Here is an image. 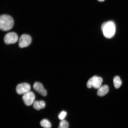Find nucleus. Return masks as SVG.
<instances>
[{
  "mask_svg": "<svg viewBox=\"0 0 128 128\" xmlns=\"http://www.w3.org/2000/svg\"><path fill=\"white\" fill-rule=\"evenodd\" d=\"M101 29L105 38H111L114 36L116 33V25L111 21L106 22L102 24Z\"/></svg>",
  "mask_w": 128,
  "mask_h": 128,
  "instance_id": "nucleus-1",
  "label": "nucleus"
},
{
  "mask_svg": "<svg viewBox=\"0 0 128 128\" xmlns=\"http://www.w3.org/2000/svg\"><path fill=\"white\" fill-rule=\"evenodd\" d=\"M14 22L13 19L11 16L4 14L0 17V28L3 31H9L14 26Z\"/></svg>",
  "mask_w": 128,
  "mask_h": 128,
  "instance_id": "nucleus-2",
  "label": "nucleus"
},
{
  "mask_svg": "<svg viewBox=\"0 0 128 128\" xmlns=\"http://www.w3.org/2000/svg\"><path fill=\"white\" fill-rule=\"evenodd\" d=\"M18 40V36L14 32L8 33L5 36L4 40L6 44H15Z\"/></svg>",
  "mask_w": 128,
  "mask_h": 128,
  "instance_id": "nucleus-3",
  "label": "nucleus"
},
{
  "mask_svg": "<svg viewBox=\"0 0 128 128\" xmlns=\"http://www.w3.org/2000/svg\"><path fill=\"white\" fill-rule=\"evenodd\" d=\"M32 41V38L29 35L22 34L19 39V46L21 48L28 47L31 44Z\"/></svg>",
  "mask_w": 128,
  "mask_h": 128,
  "instance_id": "nucleus-4",
  "label": "nucleus"
},
{
  "mask_svg": "<svg viewBox=\"0 0 128 128\" xmlns=\"http://www.w3.org/2000/svg\"><path fill=\"white\" fill-rule=\"evenodd\" d=\"M35 98L34 93L30 91L24 94L22 98L24 103L27 106H30L34 102Z\"/></svg>",
  "mask_w": 128,
  "mask_h": 128,
  "instance_id": "nucleus-5",
  "label": "nucleus"
},
{
  "mask_svg": "<svg viewBox=\"0 0 128 128\" xmlns=\"http://www.w3.org/2000/svg\"><path fill=\"white\" fill-rule=\"evenodd\" d=\"M31 86L28 83H22L18 85L16 87V91L19 95H24L30 92Z\"/></svg>",
  "mask_w": 128,
  "mask_h": 128,
  "instance_id": "nucleus-6",
  "label": "nucleus"
},
{
  "mask_svg": "<svg viewBox=\"0 0 128 128\" xmlns=\"http://www.w3.org/2000/svg\"><path fill=\"white\" fill-rule=\"evenodd\" d=\"M33 88L35 90L44 96H46L47 95V91L44 88L43 85L41 83L36 82L34 84Z\"/></svg>",
  "mask_w": 128,
  "mask_h": 128,
  "instance_id": "nucleus-7",
  "label": "nucleus"
},
{
  "mask_svg": "<svg viewBox=\"0 0 128 128\" xmlns=\"http://www.w3.org/2000/svg\"><path fill=\"white\" fill-rule=\"evenodd\" d=\"M108 86L105 85L99 88L97 91V95L100 96H103L108 94Z\"/></svg>",
  "mask_w": 128,
  "mask_h": 128,
  "instance_id": "nucleus-8",
  "label": "nucleus"
},
{
  "mask_svg": "<svg viewBox=\"0 0 128 128\" xmlns=\"http://www.w3.org/2000/svg\"><path fill=\"white\" fill-rule=\"evenodd\" d=\"M45 106V102L43 100L36 101L34 102L33 105V108L38 110L44 108Z\"/></svg>",
  "mask_w": 128,
  "mask_h": 128,
  "instance_id": "nucleus-9",
  "label": "nucleus"
},
{
  "mask_svg": "<svg viewBox=\"0 0 128 128\" xmlns=\"http://www.w3.org/2000/svg\"><path fill=\"white\" fill-rule=\"evenodd\" d=\"M103 80L101 78L97 76L94 80L93 87L95 89H98L102 86Z\"/></svg>",
  "mask_w": 128,
  "mask_h": 128,
  "instance_id": "nucleus-10",
  "label": "nucleus"
},
{
  "mask_svg": "<svg viewBox=\"0 0 128 128\" xmlns=\"http://www.w3.org/2000/svg\"><path fill=\"white\" fill-rule=\"evenodd\" d=\"M113 81L115 88L116 89L119 88L122 84V82L120 77L117 76H114Z\"/></svg>",
  "mask_w": 128,
  "mask_h": 128,
  "instance_id": "nucleus-11",
  "label": "nucleus"
},
{
  "mask_svg": "<svg viewBox=\"0 0 128 128\" xmlns=\"http://www.w3.org/2000/svg\"><path fill=\"white\" fill-rule=\"evenodd\" d=\"M40 124L42 127L44 128H51L52 124L47 119H43L40 122Z\"/></svg>",
  "mask_w": 128,
  "mask_h": 128,
  "instance_id": "nucleus-12",
  "label": "nucleus"
},
{
  "mask_svg": "<svg viewBox=\"0 0 128 128\" xmlns=\"http://www.w3.org/2000/svg\"><path fill=\"white\" fill-rule=\"evenodd\" d=\"M97 76H94L92 77L88 80L87 84V86L88 88H90L93 87L94 80Z\"/></svg>",
  "mask_w": 128,
  "mask_h": 128,
  "instance_id": "nucleus-13",
  "label": "nucleus"
},
{
  "mask_svg": "<svg viewBox=\"0 0 128 128\" xmlns=\"http://www.w3.org/2000/svg\"><path fill=\"white\" fill-rule=\"evenodd\" d=\"M68 123L65 120H62L60 122L58 128H68Z\"/></svg>",
  "mask_w": 128,
  "mask_h": 128,
  "instance_id": "nucleus-14",
  "label": "nucleus"
},
{
  "mask_svg": "<svg viewBox=\"0 0 128 128\" xmlns=\"http://www.w3.org/2000/svg\"><path fill=\"white\" fill-rule=\"evenodd\" d=\"M67 116V112L65 111H62L59 114L58 118L60 120H63Z\"/></svg>",
  "mask_w": 128,
  "mask_h": 128,
  "instance_id": "nucleus-15",
  "label": "nucleus"
},
{
  "mask_svg": "<svg viewBox=\"0 0 128 128\" xmlns=\"http://www.w3.org/2000/svg\"><path fill=\"white\" fill-rule=\"evenodd\" d=\"M98 0L100 2H103L104 0Z\"/></svg>",
  "mask_w": 128,
  "mask_h": 128,
  "instance_id": "nucleus-16",
  "label": "nucleus"
}]
</instances>
